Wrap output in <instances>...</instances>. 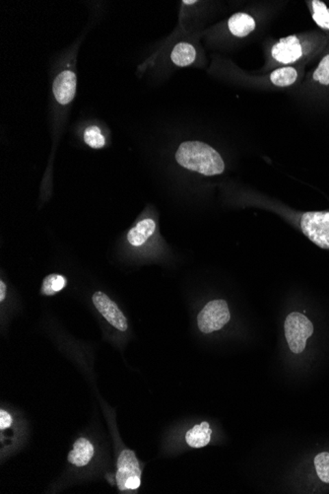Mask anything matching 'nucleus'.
Returning a JSON list of instances; mask_svg holds the SVG:
<instances>
[{
  "label": "nucleus",
  "instance_id": "19",
  "mask_svg": "<svg viewBox=\"0 0 329 494\" xmlns=\"http://www.w3.org/2000/svg\"><path fill=\"white\" fill-rule=\"evenodd\" d=\"M313 80L324 86H329V53L322 57L317 69L313 71Z\"/></svg>",
  "mask_w": 329,
  "mask_h": 494
},
{
  "label": "nucleus",
  "instance_id": "3",
  "mask_svg": "<svg viewBox=\"0 0 329 494\" xmlns=\"http://www.w3.org/2000/svg\"><path fill=\"white\" fill-rule=\"evenodd\" d=\"M285 337L289 348L293 353L303 352L306 346V341L313 334L312 322L301 313L293 312L289 314L284 324Z\"/></svg>",
  "mask_w": 329,
  "mask_h": 494
},
{
  "label": "nucleus",
  "instance_id": "22",
  "mask_svg": "<svg viewBox=\"0 0 329 494\" xmlns=\"http://www.w3.org/2000/svg\"><path fill=\"white\" fill-rule=\"evenodd\" d=\"M183 3L187 4H187H189H189L196 3V1H194H194H187V0H185V1H183Z\"/></svg>",
  "mask_w": 329,
  "mask_h": 494
},
{
  "label": "nucleus",
  "instance_id": "6",
  "mask_svg": "<svg viewBox=\"0 0 329 494\" xmlns=\"http://www.w3.org/2000/svg\"><path fill=\"white\" fill-rule=\"evenodd\" d=\"M231 315L227 302L213 300L200 311L198 316L199 330L203 334H211L221 330L230 321Z\"/></svg>",
  "mask_w": 329,
  "mask_h": 494
},
{
  "label": "nucleus",
  "instance_id": "20",
  "mask_svg": "<svg viewBox=\"0 0 329 494\" xmlns=\"http://www.w3.org/2000/svg\"><path fill=\"white\" fill-rule=\"evenodd\" d=\"M12 424V417H10L8 413L4 411H0V429L3 430L10 428Z\"/></svg>",
  "mask_w": 329,
  "mask_h": 494
},
{
  "label": "nucleus",
  "instance_id": "8",
  "mask_svg": "<svg viewBox=\"0 0 329 494\" xmlns=\"http://www.w3.org/2000/svg\"><path fill=\"white\" fill-rule=\"evenodd\" d=\"M77 79L75 73L64 70L55 77L53 84V92L55 100L60 105H68L75 99Z\"/></svg>",
  "mask_w": 329,
  "mask_h": 494
},
{
  "label": "nucleus",
  "instance_id": "16",
  "mask_svg": "<svg viewBox=\"0 0 329 494\" xmlns=\"http://www.w3.org/2000/svg\"><path fill=\"white\" fill-rule=\"evenodd\" d=\"M66 283V277L60 276V274H50V276L44 277V281H42V294L48 295V296H53V295L60 292V290L64 289Z\"/></svg>",
  "mask_w": 329,
  "mask_h": 494
},
{
  "label": "nucleus",
  "instance_id": "14",
  "mask_svg": "<svg viewBox=\"0 0 329 494\" xmlns=\"http://www.w3.org/2000/svg\"><path fill=\"white\" fill-rule=\"evenodd\" d=\"M298 76L297 68L293 66H282L273 70L269 75L270 82L274 86L289 87L296 83Z\"/></svg>",
  "mask_w": 329,
  "mask_h": 494
},
{
  "label": "nucleus",
  "instance_id": "4",
  "mask_svg": "<svg viewBox=\"0 0 329 494\" xmlns=\"http://www.w3.org/2000/svg\"><path fill=\"white\" fill-rule=\"evenodd\" d=\"M116 484L122 491H135L141 484V469L135 453L124 450L118 460Z\"/></svg>",
  "mask_w": 329,
  "mask_h": 494
},
{
  "label": "nucleus",
  "instance_id": "21",
  "mask_svg": "<svg viewBox=\"0 0 329 494\" xmlns=\"http://www.w3.org/2000/svg\"><path fill=\"white\" fill-rule=\"evenodd\" d=\"M6 296V285L3 281H0V301H3Z\"/></svg>",
  "mask_w": 329,
  "mask_h": 494
},
{
  "label": "nucleus",
  "instance_id": "11",
  "mask_svg": "<svg viewBox=\"0 0 329 494\" xmlns=\"http://www.w3.org/2000/svg\"><path fill=\"white\" fill-rule=\"evenodd\" d=\"M93 456V445L85 438H80L73 445V450L68 454V461L75 466L84 467L91 461Z\"/></svg>",
  "mask_w": 329,
  "mask_h": 494
},
{
  "label": "nucleus",
  "instance_id": "12",
  "mask_svg": "<svg viewBox=\"0 0 329 494\" xmlns=\"http://www.w3.org/2000/svg\"><path fill=\"white\" fill-rule=\"evenodd\" d=\"M211 434L212 430L209 424L203 421L202 424L196 426L187 431V435H185V441L192 448H202L209 444Z\"/></svg>",
  "mask_w": 329,
  "mask_h": 494
},
{
  "label": "nucleus",
  "instance_id": "18",
  "mask_svg": "<svg viewBox=\"0 0 329 494\" xmlns=\"http://www.w3.org/2000/svg\"><path fill=\"white\" fill-rule=\"evenodd\" d=\"M313 463L317 477L321 482L329 484V453H319V455L315 456Z\"/></svg>",
  "mask_w": 329,
  "mask_h": 494
},
{
  "label": "nucleus",
  "instance_id": "5",
  "mask_svg": "<svg viewBox=\"0 0 329 494\" xmlns=\"http://www.w3.org/2000/svg\"><path fill=\"white\" fill-rule=\"evenodd\" d=\"M308 49L296 35L282 38L270 49V60L273 66L281 64L287 66L304 57Z\"/></svg>",
  "mask_w": 329,
  "mask_h": 494
},
{
  "label": "nucleus",
  "instance_id": "10",
  "mask_svg": "<svg viewBox=\"0 0 329 494\" xmlns=\"http://www.w3.org/2000/svg\"><path fill=\"white\" fill-rule=\"evenodd\" d=\"M157 224L152 218H145L138 222L127 234V240L133 247H140L156 231Z\"/></svg>",
  "mask_w": 329,
  "mask_h": 494
},
{
  "label": "nucleus",
  "instance_id": "2",
  "mask_svg": "<svg viewBox=\"0 0 329 494\" xmlns=\"http://www.w3.org/2000/svg\"><path fill=\"white\" fill-rule=\"evenodd\" d=\"M298 224L308 240L329 250V211L304 212L300 214Z\"/></svg>",
  "mask_w": 329,
  "mask_h": 494
},
{
  "label": "nucleus",
  "instance_id": "1",
  "mask_svg": "<svg viewBox=\"0 0 329 494\" xmlns=\"http://www.w3.org/2000/svg\"><path fill=\"white\" fill-rule=\"evenodd\" d=\"M176 160L185 169L203 176L221 175L225 171L222 156L205 142L181 143L176 152Z\"/></svg>",
  "mask_w": 329,
  "mask_h": 494
},
{
  "label": "nucleus",
  "instance_id": "15",
  "mask_svg": "<svg viewBox=\"0 0 329 494\" xmlns=\"http://www.w3.org/2000/svg\"><path fill=\"white\" fill-rule=\"evenodd\" d=\"M313 10V19L319 28L329 31V8L321 0L311 1Z\"/></svg>",
  "mask_w": 329,
  "mask_h": 494
},
{
  "label": "nucleus",
  "instance_id": "17",
  "mask_svg": "<svg viewBox=\"0 0 329 494\" xmlns=\"http://www.w3.org/2000/svg\"><path fill=\"white\" fill-rule=\"evenodd\" d=\"M84 142L91 148H103L106 144V138H104L99 127L92 126L87 127L84 131Z\"/></svg>",
  "mask_w": 329,
  "mask_h": 494
},
{
  "label": "nucleus",
  "instance_id": "13",
  "mask_svg": "<svg viewBox=\"0 0 329 494\" xmlns=\"http://www.w3.org/2000/svg\"><path fill=\"white\" fill-rule=\"evenodd\" d=\"M196 48L189 42H179L171 53V60L176 66L185 67L194 64L196 59Z\"/></svg>",
  "mask_w": 329,
  "mask_h": 494
},
{
  "label": "nucleus",
  "instance_id": "9",
  "mask_svg": "<svg viewBox=\"0 0 329 494\" xmlns=\"http://www.w3.org/2000/svg\"><path fill=\"white\" fill-rule=\"evenodd\" d=\"M256 28L254 18L245 12L235 13L228 21V29L233 36L237 38H245L252 34Z\"/></svg>",
  "mask_w": 329,
  "mask_h": 494
},
{
  "label": "nucleus",
  "instance_id": "7",
  "mask_svg": "<svg viewBox=\"0 0 329 494\" xmlns=\"http://www.w3.org/2000/svg\"><path fill=\"white\" fill-rule=\"evenodd\" d=\"M92 299L97 310L113 327L118 328L120 332H125L127 330V318L122 311L118 309L115 302L111 301L107 295L98 291L93 295Z\"/></svg>",
  "mask_w": 329,
  "mask_h": 494
}]
</instances>
